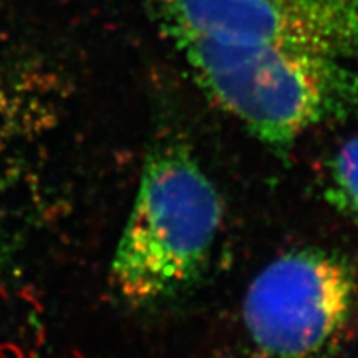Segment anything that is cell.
Instances as JSON below:
<instances>
[{"label": "cell", "instance_id": "cell-3", "mask_svg": "<svg viewBox=\"0 0 358 358\" xmlns=\"http://www.w3.org/2000/svg\"><path fill=\"white\" fill-rule=\"evenodd\" d=\"M358 301L347 257L322 248L280 254L245 290L243 322L262 358H325L345 332Z\"/></svg>", "mask_w": 358, "mask_h": 358}, {"label": "cell", "instance_id": "cell-6", "mask_svg": "<svg viewBox=\"0 0 358 358\" xmlns=\"http://www.w3.org/2000/svg\"><path fill=\"white\" fill-rule=\"evenodd\" d=\"M6 173L0 171V219L3 216V206H6V201H3V192H6Z\"/></svg>", "mask_w": 358, "mask_h": 358}, {"label": "cell", "instance_id": "cell-2", "mask_svg": "<svg viewBox=\"0 0 358 358\" xmlns=\"http://www.w3.org/2000/svg\"><path fill=\"white\" fill-rule=\"evenodd\" d=\"M217 187L191 148L163 140L148 151L110 279L123 301L156 306L194 287L222 227Z\"/></svg>", "mask_w": 358, "mask_h": 358}, {"label": "cell", "instance_id": "cell-1", "mask_svg": "<svg viewBox=\"0 0 358 358\" xmlns=\"http://www.w3.org/2000/svg\"><path fill=\"white\" fill-rule=\"evenodd\" d=\"M164 35L206 95L277 153L313 128L358 118L357 64L185 30Z\"/></svg>", "mask_w": 358, "mask_h": 358}, {"label": "cell", "instance_id": "cell-4", "mask_svg": "<svg viewBox=\"0 0 358 358\" xmlns=\"http://www.w3.org/2000/svg\"><path fill=\"white\" fill-rule=\"evenodd\" d=\"M164 30L358 64V0H153Z\"/></svg>", "mask_w": 358, "mask_h": 358}, {"label": "cell", "instance_id": "cell-5", "mask_svg": "<svg viewBox=\"0 0 358 358\" xmlns=\"http://www.w3.org/2000/svg\"><path fill=\"white\" fill-rule=\"evenodd\" d=\"M329 203L358 226V134L335 151L327 171Z\"/></svg>", "mask_w": 358, "mask_h": 358}]
</instances>
